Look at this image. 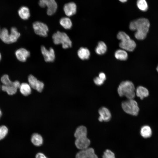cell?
<instances>
[{"label":"cell","mask_w":158,"mask_h":158,"mask_svg":"<svg viewBox=\"0 0 158 158\" xmlns=\"http://www.w3.org/2000/svg\"><path fill=\"white\" fill-rule=\"evenodd\" d=\"M150 26L149 20L145 18H141L131 22L129 28L132 31H136L134 35L136 39L142 40L146 37Z\"/></svg>","instance_id":"obj_1"},{"label":"cell","mask_w":158,"mask_h":158,"mask_svg":"<svg viewBox=\"0 0 158 158\" xmlns=\"http://www.w3.org/2000/svg\"><path fill=\"white\" fill-rule=\"evenodd\" d=\"M135 90L133 83L131 81L126 80L120 83L117 89V92L120 97L125 96L128 99H131L135 97Z\"/></svg>","instance_id":"obj_2"},{"label":"cell","mask_w":158,"mask_h":158,"mask_svg":"<svg viewBox=\"0 0 158 158\" xmlns=\"http://www.w3.org/2000/svg\"><path fill=\"white\" fill-rule=\"evenodd\" d=\"M117 38L121 40L119 47L126 51H133L136 47L135 42L131 39L130 36L125 32H119L117 35Z\"/></svg>","instance_id":"obj_3"},{"label":"cell","mask_w":158,"mask_h":158,"mask_svg":"<svg viewBox=\"0 0 158 158\" xmlns=\"http://www.w3.org/2000/svg\"><path fill=\"white\" fill-rule=\"evenodd\" d=\"M52 38L55 44H61L63 48L64 49L68 48L72 46L71 41L65 32L58 31L53 34Z\"/></svg>","instance_id":"obj_4"},{"label":"cell","mask_w":158,"mask_h":158,"mask_svg":"<svg viewBox=\"0 0 158 158\" xmlns=\"http://www.w3.org/2000/svg\"><path fill=\"white\" fill-rule=\"evenodd\" d=\"M121 106L123 111L128 114L136 116L138 114L139 108L138 103L133 99H128L123 102Z\"/></svg>","instance_id":"obj_5"},{"label":"cell","mask_w":158,"mask_h":158,"mask_svg":"<svg viewBox=\"0 0 158 158\" xmlns=\"http://www.w3.org/2000/svg\"><path fill=\"white\" fill-rule=\"evenodd\" d=\"M39 4L41 7H47V13L49 16L54 13L57 8L55 0H39Z\"/></svg>","instance_id":"obj_6"},{"label":"cell","mask_w":158,"mask_h":158,"mask_svg":"<svg viewBox=\"0 0 158 158\" xmlns=\"http://www.w3.org/2000/svg\"><path fill=\"white\" fill-rule=\"evenodd\" d=\"M32 26L34 31L37 35L43 37L47 36L49 28L46 24L40 21H36L33 23Z\"/></svg>","instance_id":"obj_7"},{"label":"cell","mask_w":158,"mask_h":158,"mask_svg":"<svg viewBox=\"0 0 158 158\" xmlns=\"http://www.w3.org/2000/svg\"><path fill=\"white\" fill-rule=\"evenodd\" d=\"M41 51L45 61L52 62L54 61L55 55L54 50L51 47L48 49L44 46H42Z\"/></svg>","instance_id":"obj_8"},{"label":"cell","mask_w":158,"mask_h":158,"mask_svg":"<svg viewBox=\"0 0 158 158\" xmlns=\"http://www.w3.org/2000/svg\"><path fill=\"white\" fill-rule=\"evenodd\" d=\"M90 141L87 136L76 138L75 145L78 149L81 150H85L88 147Z\"/></svg>","instance_id":"obj_9"},{"label":"cell","mask_w":158,"mask_h":158,"mask_svg":"<svg viewBox=\"0 0 158 158\" xmlns=\"http://www.w3.org/2000/svg\"><path fill=\"white\" fill-rule=\"evenodd\" d=\"M98 112L99 114L98 118L99 121L107 122L110 120L111 117V114L110 111L107 108L102 107L99 109Z\"/></svg>","instance_id":"obj_10"},{"label":"cell","mask_w":158,"mask_h":158,"mask_svg":"<svg viewBox=\"0 0 158 158\" xmlns=\"http://www.w3.org/2000/svg\"><path fill=\"white\" fill-rule=\"evenodd\" d=\"M15 54L17 59L22 62L25 61L30 55V52L26 49L23 48L16 50Z\"/></svg>","instance_id":"obj_11"},{"label":"cell","mask_w":158,"mask_h":158,"mask_svg":"<svg viewBox=\"0 0 158 158\" xmlns=\"http://www.w3.org/2000/svg\"><path fill=\"white\" fill-rule=\"evenodd\" d=\"M77 7L76 4L71 2L65 4L63 7V10L65 14L68 16H71L75 14Z\"/></svg>","instance_id":"obj_12"},{"label":"cell","mask_w":158,"mask_h":158,"mask_svg":"<svg viewBox=\"0 0 158 158\" xmlns=\"http://www.w3.org/2000/svg\"><path fill=\"white\" fill-rule=\"evenodd\" d=\"M20 85V82L17 81L15 85L6 86L3 85L2 86L1 89L2 90L6 92L9 95H12L16 92L17 89L19 88Z\"/></svg>","instance_id":"obj_13"},{"label":"cell","mask_w":158,"mask_h":158,"mask_svg":"<svg viewBox=\"0 0 158 158\" xmlns=\"http://www.w3.org/2000/svg\"><path fill=\"white\" fill-rule=\"evenodd\" d=\"M135 94L138 97L142 99L144 98L147 97L149 95V92L146 88L140 86L136 88Z\"/></svg>","instance_id":"obj_14"},{"label":"cell","mask_w":158,"mask_h":158,"mask_svg":"<svg viewBox=\"0 0 158 158\" xmlns=\"http://www.w3.org/2000/svg\"><path fill=\"white\" fill-rule=\"evenodd\" d=\"M77 54L78 57L80 59L86 60L89 58L90 55V52L87 48L81 47L78 50Z\"/></svg>","instance_id":"obj_15"},{"label":"cell","mask_w":158,"mask_h":158,"mask_svg":"<svg viewBox=\"0 0 158 158\" xmlns=\"http://www.w3.org/2000/svg\"><path fill=\"white\" fill-rule=\"evenodd\" d=\"M31 140L32 143L36 146H41L43 142L42 137L37 133H34L32 135Z\"/></svg>","instance_id":"obj_16"},{"label":"cell","mask_w":158,"mask_h":158,"mask_svg":"<svg viewBox=\"0 0 158 158\" xmlns=\"http://www.w3.org/2000/svg\"><path fill=\"white\" fill-rule=\"evenodd\" d=\"M18 14L20 17L24 20L28 19L30 16L29 9L25 6H22L19 9Z\"/></svg>","instance_id":"obj_17"},{"label":"cell","mask_w":158,"mask_h":158,"mask_svg":"<svg viewBox=\"0 0 158 158\" xmlns=\"http://www.w3.org/2000/svg\"><path fill=\"white\" fill-rule=\"evenodd\" d=\"M87 131L86 128L83 126L78 127L76 130L74 135L76 138L87 136Z\"/></svg>","instance_id":"obj_18"},{"label":"cell","mask_w":158,"mask_h":158,"mask_svg":"<svg viewBox=\"0 0 158 158\" xmlns=\"http://www.w3.org/2000/svg\"><path fill=\"white\" fill-rule=\"evenodd\" d=\"M0 38L1 40L6 44H11L10 35L8 29L4 28L0 31Z\"/></svg>","instance_id":"obj_19"},{"label":"cell","mask_w":158,"mask_h":158,"mask_svg":"<svg viewBox=\"0 0 158 158\" xmlns=\"http://www.w3.org/2000/svg\"><path fill=\"white\" fill-rule=\"evenodd\" d=\"M9 35L11 43L16 42L20 35L16 28L15 27H12L11 28Z\"/></svg>","instance_id":"obj_20"},{"label":"cell","mask_w":158,"mask_h":158,"mask_svg":"<svg viewBox=\"0 0 158 158\" xmlns=\"http://www.w3.org/2000/svg\"><path fill=\"white\" fill-rule=\"evenodd\" d=\"M21 93L25 96L30 95L31 92V87L29 84L27 83H22L19 87Z\"/></svg>","instance_id":"obj_21"},{"label":"cell","mask_w":158,"mask_h":158,"mask_svg":"<svg viewBox=\"0 0 158 158\" xmlns=\"http://www.w3.org/2000/svg\"><path fill=\"white\" fill-rule=\"evenodd\" d=\"M114 56L117 59L122 61L126 60L128 58L127 53L123 49H118L116 51Z\"/></svg>","instance_id":"obj_22"},{"label":"cell","mask_w":158,"mask_h":158,"mask_svg":"<svg viewBox=\"0 0 158 158\" xmlns=\"http://www.w3.org/2000/svg\"><path fill=\"white\" fill-rule=\"evenodd\" d=\"M60 25L66 29H70L72 26V23L71 20L66 17L61 18L59 21Z\"/></svg>","instance_id":"obj_23"},{"label":"cell","mask_w":158,"mask_h":158,"mask_svg":"<svg viewBox=\"0 0 158 158\" xmlns=\"http://www.w3.org/2000/svg\"><path fill=\"white\" fill-rule=\"evenodd\" d=\"M107 46L106 44L102 41L99 42L95 48L96 53L99 55H102L106 52Z\"/></svg>","instance_id":"obj_24"},{"label":"cell","mask_w":158,"mask_h":158,"mask_svg":"<svg viewBox=\"0 0 158 158\" xmlns=\"http://www.w3.org/2000/svg\"><path fill=\"white\" fill-rule=\"evenodd\" d=\"M140 133L142 137L144 138H148L150 137L152 135V130L149 126H144L141 128Z\"/></svg>","instance_id":"obj_25"},{"label":"cell","mask_w":158,"mask_h":158,"mask_svg":"<svg viewBox=\"0 0 158 158\" xmlns=\"http://www.w3.org/2000/svg\"><path fill=\"white\" fill-rule=\"evenodd\" d=\"M137 5L138 8L142 11H146L148 8V4L145 0H138Z\"/></svg>","instance_id":"obj_26"},{"label":"cell","mask_w":158,"mask_h":158,"mask_svg":"<svg viewBox=\"0 0 158 158\" xmlns=\"http://www.w3.org/2000/svg\"><path fill=\"white\" fill-rule=\"evenodd\" d=\"M1 81L3 84V85L6 86H8L15 85L16 83V81L12 82L9 79L8 76L6 74L2 76L1 78Z\"/></svg>","instance_id":"obj_27"},{"label":"cell","mask_w":158,"mask_h":158,"mask_svg":"<svg viewBox=\"0 0 158 158\" xmlns=\"http://www.w3.org/2000/svg\"><path fill=\"white\" fill-rule=\"evenodd\" d=\"M28 81L29 85L31 87L35 89L38 80L34 76L32 75H30L28 77Z\"/></svg>","instance_id":"obj_28"},{"label":"cell","mask_w":158,"mask_h":158,"mask_svg":"<svg viewBox=\"0 0 158 158\" xmlns=\"http://www.w3.org/2000/svg\"><path fill=\"white\" fill-rule=\"evenodd\" d=\"M8 131V129L6 126H0V140L5 137Z\"/></svg>","instance_id":"obj_29"},{"label":"cell","mask_w":158,"mask_h":158,"mask_svg":"<svg viewBox=\"0 0 158 158\" xmlns=\"http://www.w3.org/2000/svg\"><path fill=\"white\" fill-rule=\"evenodd\" d=\"M88 158H98L95 154L94 149L92 148H89L85 149Z\"/></svg>","instance_id":"obj_30"},{"label":"cell","mask_w":158,"mask_h":158,"mask_svg":"<svg viewBox=\"0 0 158 158\" xmlns=\"http://www.w3.org/2000/svg\"><path fill=\"white\" fill-rule=\"evenodd\" d=\"M103 158H115L114 153L109 150H106L104 152Z\"/></svg>","instance_id":"obj_31"},{"label":"cell","mask_w":158,"mask_h":158,"mask_svg":"<svg viewBox=\"0 0 158 158\" xmlns=\"http://www.w3.org/2000/svg\"><path fill=\"white\" fill-rule=\"evenodd\" d=\"M75 158H88L85 149L78 152L76 155Z\"/></svg>","instance_id":"obj_32"},{"label":"cell","mask_w":158,"mask_h":158,"mask_svg":"<svg viewBox=\"0 0 158 158\" xmlns=\"http://www.w3.org/2000/svg\"><path fill=\"white\" fill-rule=\"evenodd\" d=\"M44 87V84L43 83L38 80L37 85H36L35 90L39 92H41L43 90Z\"/></svg>","instance_id":"obj_33"},{"label":"cell","mask_w":158,"mask_h":158,"mask_svg":"<svg viewBox=\"0 0 158 158\" xmlns=\"http://www.w3.org/2000/svg\"><path fill=\"white\" fill-rule=\"evenodd\" d=\"M104 81L99 78L98 76L94 79V82L97 85H102Z\"/></svg>","instance_id":"obj_34"},{"label":"cell","mask_w":158,"mask_h":158,"mask_svg":"<svg viewBox=\"0 0 158 158\" xmlns=\"http://www.w3.org/2000/svg\"><path fill=\"white\" fill-rule=\"evenodd\" d=\"M35 158H48L43 153L41 152L37 153L36 155Z\"/></svg>","instance_id":"obj_35"},{"label":"cell","mask_w":158,"mask_h":158,"mask_svg":"<svg viewBox=\"0 0 158 158\" xmlns=\"http://www.w3.org/2000/svg\"><path fill=\"white\" fill-rule=\"evenodd\" d=\"M98 77L104 81H105L106 78L105 74L103 72L100 73L99 74Z\"/></svg>","instance_id":"obj_36"},{"label":"cell","mask_w":158,"mask_h":158,"mask_svg":"<svg viewBox=\"0 0 158 158\" xmlns=\"http://www.w3.org/2000/svg\"><path fill=\"white\" fill-rule=\"evenodd\" d=\"M120 1L122 2H126L127 0H119Z\"/></svg>","instance_id":"obj_37"},{"label":"cell","mask_w":158,"mask_h":158,"mask_svg":"<svg viewBox=\"0 0 158 158\" xmlns=\"http://www.w3.org/2000/svg\"><path fill=\"white\" fill-rule=\"evenodd\" d=\"M1 114H2L1 112V110L0 109V118L1 116Z\"/></svg>","instance_id":"obj_38"},{"label":"cell","mask_w":158,"mask_h":158,"mask_svg":"<svg viewBox=\"0 0 158 158\" xmlns=\"http://www.w3.org/2000/svg\"><path fill=\"white\" fill-rule=\"evenodd\" d=\"M1 54L0 53V61H1Z\"/></svg>","instance_id":"obj_39"},{"label":"cell","mask_w":158,"mask_h":158,"mask_svg":"<svg viewBox=\"0 0 158 158\" xmlns=\"http://www.w3.org/2000/svg\"><path fill=\"white\" fill-rule=\"evenodd\" d=\"M157 72H158V65L157 67Z\"/></svg>","instance_id":"obj_40"},{"label":"cell","mask_w":158,"mask_h":158,"mask_svg":"<svg viewBox=\"0 0 158 158\" xmlns=\"http://www.w3.org/2000/svg\"><path fill=\"white\" fill-rule=\"evenodd\" d=\"M0 31H1V30H0Z\"/></svg>","instance_id":"obj_41"}]
</instances>
